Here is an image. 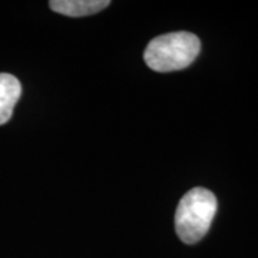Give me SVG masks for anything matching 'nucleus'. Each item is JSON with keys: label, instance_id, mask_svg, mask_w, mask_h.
<instances>
[{"label": "nucleus", "instance_id": "1", "mask_svg": "<svg viewBox=\"0 0 258 258\" xmlns=\"http://www.w3.org/2000/svg\"><path fill=\"white\" fill-rule=\"evenodd\" d=\"M218 208L217 197L207 188L197 186L181 198L175 211V231L185 244H197L210 231Z\"/></svg>", "mask_w": 258, "mask_h": 258}, {"label": "nucleus", "instance_id": "2", "mask_svg": "<svg viewBox=\"0 0 258 258\" xmlns=\"http://www.w3.org/2000/svg\"><path fill=\"white\" fill-rule=\"evenodd\" d=\"M201 40L191 32H172L152 39L144 59L155 72H174L188 68L198 57Z\"/></svg>", "mask_w": 258, "mask_h": 258}, {"label": "nucleus", "instance_id": "3", "mask_svg": "<svg viewBox=\"0 0 258 258\" xmlns=\"http://www.w3.org/2000/svg\"><path fill=\"white\" fill-rule=\"evenodd\" d=\"M109 0H50L49 8L69 18H83L106 9Z\"/></svg>", "mask_w": 258, "mask_h": 258}, {"label": "nucleus", "instance_id": "4", "mask_svg": "<svg viewBox=\"0 0 258 258\" xmlns=\"http://www.w3.org/2000/svg\"><path fill=\"white\" fill-rule=\"evenodd\" d=\"M22 95V85L10 74H0V125L12 118L15 105Z\"/></svg>", "mask_w": 258, "mask_h": 258}]
</instances>
